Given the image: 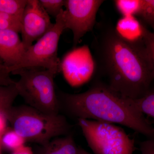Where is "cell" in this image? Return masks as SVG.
Listing matches in <instances>:
<instances>
[{"mask_svg": "<svg viewBox=\"0 0 154 154\" xmlns=\"http://www.w3.org/2000/svg\"><path fill=\"white\" fill-rule=\"evenodd\" d=\"M97 26L92 46L96 70L106 79L104 84L133 100L148 94L154 67L143 39L130 42L118 35L114 26L102 23Z\"/></svg>", "mask_w": 154, "mask_h": 154, "instance_id": "cell-1", "label": "cell"}, {"mask_svg": "<svg viewBox=\"0 0 154 154\" xmlns=\"http://www.w3.org/2000/svg\"><path fill=\"white\" fill-rule=\"evenodd\" d=\"M60 111L77 120L90 119L121 125L154 139V127L137 109L132 99L120 96L101 81L83 93H57Z\"/></svg>", "mask_w": 154, "mask_h": 154, "instance_id": "cell-2", "label": "cell"}, {"mask_svg": "<svg viewBox=\"0 0 154 154\" xmlns=\"http://www.w3.org/2000/svg\"><path fill=\"white\" fill-rule=\"evenodd\" d=\"M7 119L11 128L26 142L39 145L69 134L72 128L65 116L46 114L28 105L13 106Z\"/></svg>", "mask_w": 154, "mask_h": 154, "instance_id": "cell-3", "label": "cell"}, {"mask_svg": "<svg viewBox=\"0 0 154 154\" xmlns=\"http://www.w3.org/2000/svg\"><path fill=\"white\" fill-rule=\"evenodd\" d=\"M57 74L36 68L19 69L12 73L20 76L15 85L19 95L27 105L50 115H57L60 112L54 82Z\"/></svg>", "mask_w": 154, "mask_h": 154, "instance_id": "cell-4", "label": "cell"}, {"mask_svg": "<svg viewBox=\"0 0 154 154\" xmlns=\"http://www.w3.org/2000/svg\"><path fill=\"white\" fill-rule=\"evenodd\" d=\"M77 121L88 146L95 154H134V140L121 128L90 119Z\"/></svg>", "mask_w": 154, "mask_h": 154, "instance_id": "cell-5", "label": "cell"}, {"mask_svg": "<svg viewBox=\"0 0 154 154\" xmlns=\"http://www.w3.org/2000/svg\"><path fill=\"white\" fill-rule=\"evenodd\" d=\"M63 11L55 19L52 28L25 51L20 63L10 69V73L21 69L43 68L57 73L60 69L58 57L59 42L66 30Z\"/></svg>", "mask_w": 154, "mask_h": 154, "instance_id": "cell-6", "label": "cell"}, {"mask_svg": "<svg viewBox=\"0 0 154 154\" xmlns=\"http://www.w3.org/2000/svg\"><path fill=\"white\" fill-rule=\"evenodd\" d=\"M102 0H65L63 17L66 29L71 30L74 45L92 31L96 24V15Z\"/></svg>", "mask_w": 154, "mask_h": 154, "instance_id": "cell-7", "label": "cell"}, {"mask_svg": "<svg viewBox=\"0 0 154 154\" xmlns=\"http://www.w3.org/2000/svg\"><path fill=\"white\" fill-rule=\"evenodd\" d=\"M54 24L39 0H28L21 18L22 40L27 50L44 35Z\"/></svg>", "mask_w": 154, "mask_h": 154, "instance_id": "cell-8", "label": "cell"}, {"mask_svg": "<svg viewBox=\"0 0 154 154\" xmlns=\"http://www.w3.org/2000/svg\"><path fill=\"white\" fill-rule=\"evenodd\" d=\"M18 33L0 30V58L8 71L20 63L26 51Z\"/></svg>", "mask_w": 154, "mask_h": 154, "instance_id": "cell-9", "label": "cell"}, {"mask_svg": "<svg viewBox=\"0 0 154 154\" xmlns=\"http://www.w3.org/2000/svg\"><path fill=\"white\" fill-rule=\"evenodd\" d=\"M77 146L71 134L53 139L48 143L39 145L34 154H78Z\"/></svg>", "mask_w": 154, "mask_h": 154, "instance_id": "cell-10", "label": "cell"}, {"mask_svg": "<svg viewBox=\"0 0 154 154\" xmlns=\"http://www.w3.org/2000/svg\"><path fill=\"white\" fill-rule=\"evenodd\" d=\"M143 25L135 17H122L117 21L115 29L119 35L130 42L143 40Z\"/></svg>", "mask_w": 154, "mask_h": 154, "instance_id": "cell-11", "label": "cell"}, {"mask_svg": "<svg viewBox=\"0 0 154 154\" xmlns=\"http://www.w3.org/2000/svg\"><path fill=\"white\" fill-rule=\"evenodd\" d=\"M18 96L15 84L0 86V136L8 127V112L14 106L13 104Z\"/></svg>", "mask_w": 154, "mask_h": 154, "instance_id": "cell-12", "label": "cell"}, {"mask_svg": "<svg viewBox=\"0 0 154 154\" xmlns=\"http://www.w3.org/2000/svg\"><path fill=\"white\" fill-rule=\"evenodd\" d=\"M26 142L11 127H7L0 137L1 147L12 152L24 145Z\"/></svg>", "mask_w": 154, "mask_h": 154, "instance_id": "cell-13", "label": "cell"}, {"mask_svg": "<svg viewBox=\"0 0 154 154\" xmlns=\"http://www.w3.org/2000/svg\"><path fill=\"white\" fill-rule=\"evenodd\" d=\"M28 0H0V13L21 19Z\"/></svg>", "mask_w": 154, "mask_h": 154, "instance_id": "cell-14", "label": "cell"}, {"mask_svg": "<svg viewBox=\"0 0 154 154\" xmlns=\"http://www.w3.org/2000/svg\"><path fill=\"white\" fill-rule=\"evenodd\" d=\"M141 0H115L116 8L122 17H137L140 9Z\"/></svg>", "mask_w": 154, "mask_h": 154, "instance_id": "cell-15", "label": "cell"}, {"mask_svg": "<svg viewBox=\"0 0 154 154\" xmlns=\"http://www.w3.org/2000/svg\"><path fill=\"white\" fill-rule=\"evenodd\" d=\"M132 101L135 107L142 113L154 118V91H150L140 99Z\"/></svg>", "mask_w": 154, "mask_h": 154, "instance_id": "cell-16", "label": "cell"}, {"mask_svg": "<svg viewBox=\"0 0 154 154\" xmlns=\"http://www.w3.org/2000/svg\"><path fill=\"white\" fill-rule=\"evenodd\" d=\"M137 17L150 26L154 33V0H141Z\"/></svg>", "mask_w": 154, "mask_h": 154, "instance_id": "cell-17", "label": "cell"}, {"mask_svg": "<svg viewBox=\"0 0 154 154\" xmlns=\"http://www.w3.org/2000/svg\"><path fill=\"white\" fill-rule=\"evenodd\" d=\"M0 30L20 33L21 19L12 15L0 13Z\"/></svg>", "mask_w": 154, "mask_h": 154, "instance_id": "cell-18", "label": "cell"}, {"mask_svg": "<svg viewBox=\"0 0 154 154\" xmlns=\"http://www.w3.org/2000/svg\"><path fill=\"white\" fill-rule=\"evenodd\" d=\"M43 8L49 16L57 18L64 7L65 0H39Z\"/></svg>", "mask_w": 154, "mask_h": 154, "instance_id": "cell-19", "label": "cell"}, {"mask_svg": "<svg viewBox=\"0 0 154 154\" xmlns=\"http://www.w3.org/2000/svg\"><path fill=\"white\" fill-rule=\"evenodd\" d=\"M143 39L154 67V33L149 30L144 25L143 28Z\"/></svg>", "mask_w": 154, "mask_h": 154, "instance_id": "cell-20", "label": "cell"}, {"mask_svg": "<svg viewBox=\"0 0 154 154\" xmlns=\"http://www.w3.org/2000/svg\"><path fill=\"white\" fill-rule=\"evenodd\" d=\"M8 67L4 64H0V86H9L14 85L16 82L10 76Z\"/></svg>", "mask_w": 154, "mask_h": 154, "instance_id": "cell-21", "label": "cell"}, {"mask_svg": "<svg viewBox=\"0 0 154 154\" xmlns=\"http://www.w3.org/2000/svg\"><path fill=\"white\" fill-rule=\"evenodd\" d=\"M141 154H154V139H148L140 144Z\"/></svg>", "mask_w": 154, "mask_h": 154, "instance_id": "cell-22", "label": "cell"}, {"mask_svg": "<svg viewBox=\"0 0 154 154\" xmlns=\"http://www.w3.org/2000/svg\"><path fill=\"white\" fill-rule=\"evenodd\" d=\"M12 154H34V152L30 147L24 145L12 152Z\"/></svg>", "mask_w": 154, "mask_h": 154, "instance_id": "cell-23", "label": "cell"}, {"mask_svg": "<svg viewBox=\"0 0 154 154\" xmlns=\"http://www.w3.org/2000/svg\"><path fill=\"white\" fill-rule=\"evenodd\" d=\"M78 154H91L81 147H79Z\"/></svg>", "mask_w": 154, "mask_h": 154, "instance_id": "cell-24", "label": "cell"}, {"mask_svg": "<svg viewBox=\"0 0 154 154\" xmlns=\"http://www.w3.org/2000/svg\"><path fill=\"white\" fill-rule=\"evenodd\" d=\"M0 64H3L2 60L0 58Z\"/></svg>", "mask_w": 154, "mask_h": 154, "instance_id": "cell-25", "label": "cell"}, {"mask_svg": "<svg viewBox=\"0 0 154 154\" xmlns=\"http://www.w3.org/2000/svg\"><path fill=\"white\" fill-rule=\"evenodd\" d=\"M0 137H1V136H0ZM1 148H2V147H1V143H0V154H1Z\"/></svg>", "mask_w": 154, "mask_h": 154, "instance_id": "cell-26", "label": "cell"}, {"mask_svg": "<svg viewBox=\"0 0 154 154\" xmlns=\"http://www.w3.org/2000/svg\"></svg>", "mask_w": 154, "mask_h": 154, "instance_id": "cell-27", "label": "cell"}]
</instances>
